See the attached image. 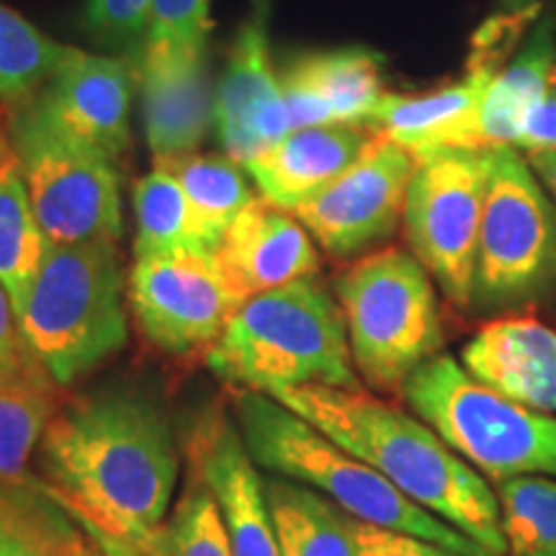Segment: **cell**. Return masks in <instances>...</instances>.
I'll return each instance as SVG.
<instances>
[{"instance_id": "f35d334b", "label": "cell", "mask_w": 556, "mask_h": 556, "mask_svg": "<svg viewBox=\"0 0 556 556\" xmlns=\"http://www.w3.org/2000/svg\"><path fill=\"white\" fill-rule=\"evenodd\" d=\"M88 556H106V554H103L101 548H96V544H93V548H90V554H88Z\"/></svg>"}, {"instance_id": "4316f807", "label": "cell", "mask_w": 556, "mask_h": 556, "mask_svg": "<svg viewBox=\"0 0 556 556\" xmlns=\"http://www.w3.org/2000/svg\"><path fill=\"white\" fill-rule=\"evenodd\" d=\"M135 258L217 250L178 180L157 165L135 186Z\"/></svg>"}, {"instance_id": "74e56055", "label": "cell", "mask_w": 556, "mask_h": 556, "mask_svg": "<svg viewBox=\"0 0 556 556\" xmlns=\"http://www.w3.org/2000/svg\"><path fill=\"white\" fill-rule=\"evenodd\" d=\"M505 9L510 13H531L536 11V0H503Z\"/></svg>"}, {"instance_id": "6da1fadb", "label": "cell", "mask_w": 556, "mask_h": 556, "mask_svg": "<svg viewBox=\"0 0 556 556\" xmlns=\"http://www.w3.org/2000/svg\"><path fill=\"white\" fill-rule=\"evenodd\" d=\"M39 482L106 556H152L178 482L170 422L137 392L58 409L39 443Z\"/></svg>"}, {"instance_id": "4fadbf2b", "label": "cell", "mask_w": 556, "mask_h": 556, "mask_svg": "<svg viewBox=\"0 0 556 556\" xmlns=\"http://www.w3.org/2000/svg\"><path fill=\"white\" fill-rule=\"evenodd\" d=\"M135 83L137 65L127 58L67 47L37 96L62 131L116 163L131 144Z\"/></svg>"}, {"instance_id": "9c48e42d", "label": "cell", "mask_w": 556, "mask_h": 556, "mask_svg": "<svg viewBox=\"0 0 556 556\" xmlns=\"http://www.w3.org/2000/svg\"><path fill=\"white\" fill-rule=\"evenodd\" d=\"M556 283V204L513 144L492 148L471 307L526 304Z\"/></svg>"}, {"instance_id": "5b68a950", "label": "cell", "mask_w": 556, "mask_h": 556, "mask_svg": "<svg viewBox=\"0 0 556 556\" xmlns=\"http://www.w3.org/2000/svg\"><path fill=\"white\" fill-rule=\"evenodd\" d=\"M18 319L31 353L60 387L116 356L129 338L116 242L47 248Z\"/></svg>"}, {"instance_id": "8d00e7d4", "label": "cell", "mask_w": 556, "mask_h": 556, "mask_svg": "<svg viewBox=\"0 0 556 556\" xmlns=\"http://www.w3.org/2000/svg\"><path fill=\"white\" fill-rule=\"evenodd\" d=\"M528 163H531L533 173H536L544 189L552 193L556 201V150L552 152H539V155H528Z\"/></svg>"}, {"instance_id": "1f68e13d", "label": "cell", "mask_w": 556, "mask_h": 556, "mask_svg": "<svg viewBox=\"0 0 556 556\" xmlns=\"http://www.w3.org/2000/svg\"><path fill=\"white\" fill-rule=\"evenodd\" d=\"M208 34L212 0H155L150 34L139 58L206 54Z\"/></svg>"}, {"instance_id": "7a4b0ae2", "label": "cell", "mask_w": 556, "mask_h": 556, "mask_svg": "<svg viewBox=\"0 0 556 556\" xmlns=\"http://www.w3.org/2000/svg\"><path fill=\"white\" fill-rule=\"evenodd\" d=\"M270 397L377 469L407 500L454 526L490 556L507 554L492 484L417 415L374 397L366 389L307 384Z\"/></svg>"}, {"instance_id": "3957f363", "label": "cell", "mask_w": 556, "mask_h": 556, "mask_svg": "<svg viewBox=\"0 0 556 556\" xmlns=\"http://www.w3.org/2000/svg\"><path fill=\"white\" fill-rule=\"evenodd\" d=\"M206 366L235 392L268 397L307 384L364 389L343 309L317 276L250 296L206 351Z\"/></svg>"}, {"instance_id": "7402d4cb", "label": "cell", "mask_w": 556, "mask_h": 556, "mask_svg": "<svg viewBox=\"0 0 556 556\" xmlns=\"http://www.w3.org/2000/svg\"><path fill=\"white\" fill-rule=\"evenodd\" d=\"M60 389L34 353L0 366V482L31 479V456L58 415Z\"/></svg>"}, {"instance_id": "52a82bcc", "label": "cell", "mask_w": 556, "mask_h": 556, "mask_svg": "<svg viewBox=\"0 0 556 556\" xmlns=\"http://www.w3.org/2000/svg\"><path fill=\"white\" fill-rule=\"evenodd\" d=\"M402 394L413 413L490 482L531 475L556 479V415L505 400L471 379L454 356L438 353L422 364Z\"/></svg>"}, {"instance_id": "277c9868", "label": "cell", "mask_w": 556, "mask_h": 556, "mask_svg": "<svg viewBox=\"0 0 556 556\" xmlns=\"http://www.w3.org/2000/svg\"><path fill=\"white\" fill-rule=\"evenodd\" d=\"M235 417L253 462L270 475L317 490L364 523L420 536L464 556H490L268 394L235 392Z\"/></svg>"}, {"instance_id": "f546056e", "label": "cell", "mask_w": 556, "mask_h": 556, "mask_svg": "<svg viewBox=\"0 0 556 556\" xmlns=\"http://www.w3.org/2000/svg\"><path fill=\"white\" fill-rule=\"evenodd\" d=\"M67 47L45 37L21 13L0 3V101L29 99L60 65Z\"/></svg>"}, {"instance_id": "9a60e30c", "label": "cell", "mask_w": 556, "mask_h": 556, "mask_svg": "<svg viewBox=\"0 0 556 556\" xmlns=\"http://www.w3.org/2000/svg\"><path fill=\"white\" fill-rule=\"evenodd\" d=\"M191 471L208 486L225 520L232 556H281L266 482L227 413H206L189 441Z\"/></svg>"}, {"instance_id": "ba28073f", "label": "cell", "mask_w": 556, "mask_h": 556, "mask_svg": "<svg viewBox=\"0 0 556 556\" xmlns=\"http://www.w3.org/2000/svg\"><path fill=\"white\" fill-rule=\"evenodd\" d=\"M0 129L11 139L50 245L122 240V184L109 157L62 131L37 93L5 103Z\"/></svg>"}, {"instance_id": "2e32d148", "label": "cell", "mask_w": 556, "mask_h": 556, "mask_svg": "<svg viewBox=\"0 0 556 556\" xmlns=\"http://www.w3.org/2000/svg\"><path fill=\"white\" fill-rule=\"evenodd\" d=\"M219 268L245 299L315 278L319 274L317 242L287 208L268 199H253L225 229L217 250Z\"/></svg>"}, {"instance_id": "44dd1931", "label": "cell", "mask_w": 556, "mask_h": 556, "mask_svg": "<svg viewBox=\"0 0 556 556\" xmlns=\"http://www.w3.org/2000/svg\"><path fill=\"white\" fill-rule=\"evenodd\" d=\"M144 135L155 160L191 155L214 127L206 54L139 58Z\"/></svg>"}, {"instance_id": "83f0119b", "label": "cell", "mask_w": 556, "mask_h": 556, "mask_svg": "<svg viewBox=\"0 0 556 556\" xmlns=\"http://www.w3.org/2000/svg\"><path fill=\"white\" fill-rule=\"evenodd\" d=\"M155 165L178 180L199 222L217 245L232 219L255 199L245 168L225 152H217V155L191 152V155L155 160Z\"/></svg>"}, {"instance_id": "cb8c5ba5", "label": "cell", "mask_w": 556, "mask_h": 556, "mask_svg": "<svg viewBox=\"0 0 556 556\" xmlns=\"http://www.w3.org/2000/svg\"><path fill=\"white\" fill-rule=\"evenodd\" d=\"M93 541L39 479L0 482V556H88Z\"/></svg>"}, {"instance_id": "5bb4252c", "label": "cell", "mask_w": 556, "mask_h": 556, "mask_svg": "<svg viewBox=\"0 0 556 556\" xmlns=\"http://www.w3.org/2000/svg\"><path fill=\"white\" fill-rule=\"evenodd\" d=\"M214 131L222 152L242 168L291 131L281 75L270 60L263 13L242 26L229 50L214 93Z\"/></svg>"}, {"instance_id": "d6986e66", "label": "cell", "mask_w": 556, "mask_h": 556, "mask_svg": "<svg viewBox=\"0 0 556 556\" xmlns=\"http://www.w3.org/2000/svg\"><path fill=\"white\" fill-rule=\"evenodd\" d=\"M291 129L325 124H361L377 109L381 96V58L358 50L304 54L281 73Z\"/></svg>"}, {"instance_id": "30bf717a", "label": "cell", "mask_w": 556, "mask_h": 556, "mask_svg": "<svg viewBox=\"0 0 556 556\" xmlns=\"http://www.w3.org/2000/svg\"><path fill=\"white\" fill-rule=\"evenodd\" d=\"M492 148L443 150L417 160L405 199L409 250L458 309H471L477 245Z\"/></svg>"}, {"instance_id": "8fae6325", "label": "cell", "mask_w": 556, "mask_h": 556, "mask_svg": "<svg viewBox=\"0 0 556 556\" xmlns=\"http://www.w3.org/2000/svg\"><path fill=\"white\" fill-rule=\"evenodd\" d=\"M127 302L142 336L170 356L208 351L245 299L232 289L214 253L135 258Z\"/></svg>"}, {"instance_id": "e575fe53", "label": "cell", "mask_w": 556, "mask_h": 556, "mask_svg": "<svg viewBox=\"0 0 556 556\" xmlns=\"http://www.w3.org/2000/svg\"><path fill=\"white\" fill-rule=\"evenodd\" d=\"M516 148L526 150L528 155L556 150V96L548 93L544 101L531 109L518 131Z\"/></svg>"}, {"instance_id": "ffe728a7", "label": "cell", "mask_w": 556, "mask_h": 556, "mask_svg": "<svg viewBox=\"0 0 556 556\" xmlns=\"http://www.w3.org/2000/svg\"><path fill=\"white\" fill-rule=\"evenodd\" d=\"M377 137L361 124H325L291 129L245 163V173L270 204L294 212L351 168Z\"/></svg>"}, {"instance_id": "484cf974", "label": "cell", "mask_w": 556, "mask_h": 556, "mask_svg": "<svg viewBox=\"0 0 556 556\" xmlns=\"http://www.w3.org/2000/svg\"><path fill=\"white\" fill-rule=\"evenodd\" d=\"M266 497L281 556H356L351 516L317 490L274 477Z\"/></svg>"}, {"instance_id": "d590c367", "label": "cell", "mask_w": 556, "mask_h": 556, "mask_svg": "<svg viewBox=\"0 0 556 556\" xmlns=\"http://www.w3.org/2000/svg\"><path fill=\"white\" fill-rule=\"evenodd\" d=\"M29 353L31 348L26 343L24 332H21V319L13 309L9 291L0 283V366L21 361Z\"/></svg>"}, {"instance_id": "e0dca14e", "label": "cell", "mask_w": 556, "mask_h": 556, "mask_svg": "<svg viewBox=\"0 0 556 556\" xmlns=\"http://www.w3.org/2000/svg\"><path fill=\"white\" fill-rule=\"evenodd\" d=\"M462 366L505 400L556 415V330L539 317L490 319L462 348Z\"/></svg>"}, {"instance_id": "ac0fdd59", "label": "cell", "mask_w": 556, "mask_h": 556, "mask_svg": "<svg viewBox=\"0 0 556 556\" xmlns=\"http://www.w3.org/2000/svg\"><path fill=\"white\" fill-rule=\"evenodd\" d=\"M495 70V62L477 54L467 78L454 86L415 96L384 93L364 127L397 142L415 160L443 150H477L479 106Z\"/></svg>"}, {"instance_id": "836d02e7", "label": "cell", "mask_w": 556, "mask_h": 556, "mask_svg": "<svg viewBox=\"0 0 556 556\" xmlns=\"http://www.w3.org/2000/svg\"><path fill=\"white\" fill-rule=\"evenodd\" d=\"M351 531L356 541V556H464L433 541L389 531L356 518H351Z\"/></svg>"}, {"instance_id": "4dcf8cb0", "label": "cell", "mask_w": 556, "mask_h": 556, "mask_svg": "<svg viewBox=\"0 0 556 556\" xmlns=\"http://www.w3.org/2000/svg\"><path fill=\"white\" fill-rule=\"evenodd\" d=\"M152 556H232L217 500L193 471L160 528Z\"/></svg>"}, {"instance_id": "d4e9b609", "label": "cell", "mask_w": 556, "mask_h": 556, "mask_svg": "<svg viewBox=\"0 0 556 556\" xmlns=\"http://www.w3.org/2000/svg\"><path fill=\"white\" fill-rule=\"evenodd\" d=\"M50 240L34 214L11 139L0 129V283L21 317Z\"/></svg>"}, {"instance_id": "8992f818", "label": "cell", "mask_w": 556, "mask_h": 556, "mask_svg": "<svg viewBox=\"0 0 556 556\" xmlns=\"http://www.w3.org/2000/svg\"><path fill=\"white\" fill-rule=\"evenodd\" d=\"M358 379L379 394H400L438 356L443 323L433 278L413 253L381 248L336 278Z\"/></svg>"}, {"instance_id": "d6a6232c", "label": "cell", "mask_w": 556, "mask_h": 556, "mask_svg": "<svg viewBox=\"0 0 556 556\" xmlns=\"http://www.w3.org/2000/svg\"><path fill=\"white\" fill-rule=\"evenodd\" d=\"M152 9L155 0H88L86 26L99 45L139 58L150 34Z\"/></svg>"}, {"instance_id": "f1b7e54d", "label": "cell", "mask_w": 556, "mask_h": 556, "mask_svg": "<svg viewBox=\"0 0 556 556\" xmlns=\"http://www.w3.org/2000/svg\"><path fill=\"white\" fill-rule=\"evenodd\" d=\"M500 523L513 556H556V479L513 477L495 484Z\"/></svg>"}, {"instance_id": "7c38bea8", "label": "cell", "mask_w": 556, "mask_h": 556, "mask_svg": "<svg viewBox=\"0 0 556 556\" xmlns=\"http://www.w3.org/2000/svg\"><path fill=\"white\" fill-rule=\"evenodd\" d=\"M415 165L405 148L377 135L351 168L291 214L330 258H353L394 235Z\"/></svg>"}, {"instance_id": "603a6c76", "label": "cell", "mask_w": 556, "mask_h": 556, "mask_svg": "<svg viewBox=\"0 0 556 556\" xmlns=\"http://www.w3.org/2000/svg\"><path fill=\"white\" fill-rule=\"evenodd\" d=\"M556 80V47L552 21H544L526 50L510 65L495 70L477 116L479 148L516 144L531 109L548 96Z\"/></svg>"}]
</instances>
